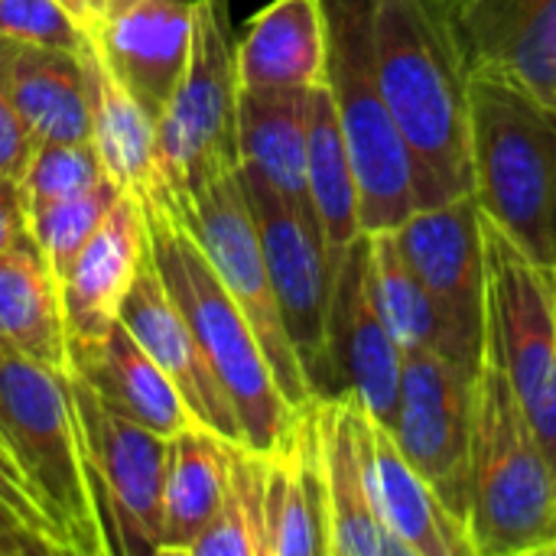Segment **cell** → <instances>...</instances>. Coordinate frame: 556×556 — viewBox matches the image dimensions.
<instances>
[{
  "label": "cell",
  "instance_id": "obj_1",
  "mask_svg": "<svg viewBox=\"0 0 556 556\" xmlns=\"http://www.w3.org/2000/svg\"><path fill=\"white\" fill-rule=\"evenodd\" d=\"M375 65L410 150L417 208L472 195L469 62L446 0H375Z\"/></svg>",
  "mask_w": 556,
  "mask_h": 556
},
{
  "label": "cell",
  "instance_id": "obj_2",
  "mask_svg": "<svg viewBox=\"0 0 556 556\" xmlns=\"http://www.w3.org/2000/svg\"><path fill=\"white\" fill-rule=\"evenodd\" d=\"M469 538L476 556L547 554L556 538V472L508 371L485 345L472 371Z\"/></svg>",
  "mask_w": 556,
  "mask_h": 556
},
{
  "label": "cell",
  "instance_id": "obj_3",
  "mask_svg": "<svg viewBox=\"0 0 556 556\" xmlns=\"http://www.w3.org/2000/svg\"><path fill=\"white\" fill-rule=\"evenodd\" d=\"M140 208L147 218L150 261L222 378L238 410L244 443L257 453H274L296 410L280 394L251 323L218 280L192 231L163 202H147Z\"/></svg>",
  "mask_w": 556,
  "mask_h": 556
},
{
  "label": "cell",
  "instance_id": "obj_4",
  "mask_svg": "<svg viewBox=\"0 0 556 556\" xmlns=\"http://www.w3.org/2000/svg\"><path fill=\"white\" fill-rule=\"evenodd\" d=\"M0 440L68 556H108L68 371L0 342Z\"/></svg>",
  "mask_w": 556,
  "mask_h": 556
},
{
  "label": "cell",
  "instance_id": "obj_5",
  "mask_svg": "<svg viewBox=\"0 0 556 556\" xmlns=\"http://www.w3.org/2000/svg\"><path fill=\"white\" fill-rule=\"evenodd\" d=\"M472 195L538 264H556V121L505 78L469 68Z\"/></svg>",
  "mask_w": 556,
  "mask_h": 556
},
{
  "label": "cell",
  "instance_id": "obj_6",
  "mask_svg": "<svg viewBox=\"0 0 556 556\" xmlns=\"http://www.w3.org/2000/svg\"><path fill=\"white\" fill-rule=\"evenodd\" d=\"M231 0H192L186 72L156 117V153L166 208L182 222L195 195L241 166L238 153V59Z\"/></svg>",
  "mask_w": 556,
  "mask_h": 556
},
{
  "label": "cell",
  "instance_id": "obj_7",
  "mask_svg": "<svg viewBox=\"0 0 556 556\" xmlns=\"http://www.w3.org/2000/svg\"><path fill=\"white\" fill-rule=\"evenodd\" d=\"M329 91L358 182L362 231H394L417 212L414 160L384 104L375 65V0H323Z\"/></svg>",
  "mask_w": 556,
  "mask_h": 556
},
{
  "label": "cell",
  "instance_id": "obj_8",
  "mask_svg": "<svg viewBox=\"0 0 556 556\" xmlns=\"http://www.w3.org/2000/svg\"><path fill=\"white\" fill-rule=\"evenodd\" d=\"M485 349L508 371L556 472V274L479 208Z\"/></svg>",
  "mask_w": 556,
  "mask_h": 556
},
{
  "label": "cell",
  "instance_id": "obj_9",
  "mask_svg": "<svg viewBox=\"0 0 556 556\" xmlns=\"http://www.w3.org/2000/svg\"><path fill=\"white\" fill-rule=\"evenodd\" d=\"M68 384L108 554L156 556L163 551L169 440L111 410L75 371H68Z\"/></svg>",
  "mask_w": 556,
  "mask_h": 556
},
{
  "label": "cell",
  "instance_id": "obj_10",
  "mask_svg": "<svg viewBox=\"0 0 556 556\" xmlns=\"http://www.w3.org/2000/svg\"><path fill=\"white\" fill-rule=\"evenodd\" d=\"M182 225L192 231V238L212 261L218 280L225 283V290L231 293V300L241 306L244 319L251 323L257 345L287 404L293 410L306 407L313 401V391L293 352V342L287 336V323H283L270 274H267L261 235H257V225L244 195L241 166L215 179L212 186H205L195 195Z\"/></svg>",
  "mask_w": 556,
  "mask_h": 556
},
{
  "label": "cell",
  "instance_id": "obj_11",
  "mask_svg": "<svg viewBox=\"0 0 556 556\" xmlns=\"http://www.w3.org/2000/svg\"><path fill=\"white\" fill-rule=\"evenodd\" d=\"M244 195L261 235L267 274L287 323V336L303 365L313 397H336L329 368V293L332 270L316 215L283 199L254 173L241 169Z\"/></svg>",
  "mask_w": 556,
  "mask_h": 556
},
{
  "label": "cell",
  "instance_id": "obj_12",
  "mask_svg": "<svg viewBox=\"0 0 556 556\" xmlns=\"http://www.w3.org/2000/svg\"><path fill=\"white\" fill-rule=\"evenodd\" d=\"M472 375L437 352H404L391 433L440 502L469 528Z\"/></svg>",
  "mask_w": 556,
  "mask_h": 556
},
{
  "label": "cell",
  "instance_id": "obj_13",
  "mask_svg": "<svg viewBox=\"0 0 556 556\" xmlns=\"http://www.w3.org/2000/svg\"><path fill=\"white\" fill-rule=\"evenodd\" d=\"M394 238L433 296L463 368L472 375L485 345V257L476 195L417 208L394 228Z\"/></svg>",
  "mask_w": 556,
  "mask_h": 556
},
{
  "label": "cell",
  "instance_id": "obj_14",
  "mask_svg": "<svg viewBox=\"0 0 556 556\" xmlns=\"http://www.w3.org/2000/svg\"><path fill=\"white\" fill-rule=\"evenodd\" d=\"M329 368L336 394H355L362 407L394 424L404 352L388 332L368 287V235L362 231L336 264L329 293Z\"/></svg>",
  "mask_w": 556,
  "mask_h": 556
},
{
  "label": "cell",
  "instance_id": "obj_15",
  "mask_svg": "<svg viewBox=\"0 0 556 556\" xmlns=\"http://www.w3.org/2000/svg\"><path fill=\"white\" fill-rule=\"evenodd\" d=\"M117 319L130 329V336L147 349V355L163 368V375L179 391L192 420L228 443H244V430L238 410L215 375L208 355L202 352L199 339L192 336L189 323L182 319L179 306L173 303L163 277L156 274L150 254L134 277Z\"/></svg>",
  "mask_w": 556,
  "mask_h": 556
},
{
  "label": "cell",
  "instance_id": "obj_16",
  "mask_svg": "<svg viewBox=\"0 0 556 556\" xmlns=\"http://www.w3.org/2000/svg\"><path fill=\"white\" fill-rule=\"evenodd\" d=\"M355 397V394H352ZM355 437L371 485V502L404 556H476L469 528L440 502L397 446L391 427L355 397Z\"/></svg>",
  "mask_w": 556,
  "mask_h": 556
},
{
  "label": "cell",
  "instance_id": "obj_17",
  "mask_svg": "<svg viewBox=\"0 0 556 556\" xmlns=\"http://www.w3.org/2000/svg\"><path fill=\"white\" fill-rule=\"evenodd\" d=\"M456 26L469 68L505 78L556 121V0H466Z\"/></svg>",
  "mask_w": 556,
  "mask_h": 556
},
{
  "label": "cell",
  "instance_id": "obj_18",
  "mask_svg": "<svg viewBox=\"0 0 556 556\" xmlns=\"http://www.w3.org/2000/svg\"><path fill=\"white\" fill-rule=\"evenodd\" d=\"M117 81L156 121L189 59L192 0H137L130 10L88 29Z\"/></svg>",
  "mask_w": 556,
  "mask_h": 556
},
{
  "label": "cell",
  "instance_id": "obj_19",
  "mask_svg": "<svg viewBox=\"0 0 556 556\" xmlns=\"http://www.w3.org/2000/svg\"><path fill=\"white\" fill-rule=\"evenodd\" d=\"M147 254L150 241L143 208L137 199L121 192L59 283L68 342L101 339L117 323L121 303Z\"/></svg>",
  "mask_w": 556,
  "mask_h": 556
},
{
  "label": "cell",
  "instance_id": "obj_20",
  "mask_svg": "<svg viewBox=\"0 0 556 556\" xmlns=\"http://www.w3.org/2000/svg\"><path fill=\"white\" fill-rule=\"evenodd\" d=\"M267 556H329V498L316 397L296 410L287 437L267 453Z\"/></svg>",
  "mask_w": 556,
  "mask_h": 556
},
{
  "label": "cell",
  "instance_id": "obj_21",
  "mask_svg": "<svg viewBox=\"0 0 556 556\" xmlns=\"http://www.w3.org/2000/svg\"><path fill=\"white\" fill-rule=\"evenodd\" d=\"M78 55L88 75L91 147L98 153L104 176L140 205L147 202L166 205V182L156 153V121L108 68L91 33H85Z\"/></svg>",
  "mask_w": 556,
  "mask_h": 556
},
{
  "label": "cell",
  "instance_id": "obj_22",
  "mask_svg": "<svg viewBox=\"0 0 556 556\" xmlns=\"http://www.w3.org/2000/svg\"><path fill=\"white\" fill-rule=\"evenodd\" d=\"M68 371H75L111 410L166 440L195 424L173 381L121 319L101 339L68 342Z\"/></svg>",
  "mask_w": 556,
  "mask_h": 556
},
{
  "label": "cell",
  "instance_id": "obj_23",
  "mask_svg": "<svg viewBox=\"0 0 556 556\" xmlns=\"http://www.w3.org/2000/svg\"><path fill=\"white\" fill-rule=\"evenodd\" d=\"M326 498H329V556H404L401 544L381 525L365 459L355 437V397H316Z\"/></svg>",
  "mask_w": 556,
  "mask_h": 556
},
{
  "label": "cell",
  "instance_id": "obj_24",
  "mask_svg": "<svg viewBox=\"0 0 556 556\" xmlns=\"http://www.w3.org/2000/svg\"><path fill=\"white\" fill-rule=\"evenodd\" d=\"M238 85L316 88L329 81V29L323 0H270L238 39Z\"/></svg>",
  "mask_w": 556,
  "mask_h": 556
},
{
  "label": "cell",
  "instance_id": "obj_25",
  "mask_svg": "<svg viewBox=\"0 0 556 556\" xmlns=\"http://www.w3.org/2000/svg\"><path fill=\"white\" fill-rule=\"evenodd\" d=\"M7 68L20 121L33 143L91 140L88 75L78 52L7 42Z\"/></svg>",
  "mask_w": 556,
  "mask_h": 556
},
{
  "label": "cell",
  "instance_id": "obj_26",
  "mask_svg": "<svg viewBox=\"0 0 556 556\" xmlns=\"http://www.w3.org/2000/svg\"><path fill=\"white\" fill-rule=\"evenodd\" d=\"M306 114L309 88L238 91L241 169L264 179L293 205L313 212L306 186Z\"/></svg>",
  "mask_w": 556,
  "mask_h": 556
},
{
  "label": "cell",
  "instance_id": "obj_27",
  "mask_svg": "<svg viewBox=\"0 0 556 556\" xmlns=\"http://www.w3.org/2000/svg\"><path fill=\"white\" fill-rule=\"evenodd\" d=\"M0 342L39 365L68 371V329L59 280L29 228L0 254Z\"/></svg>",
  "mask_w": 556,
  "mask_h": 556
},
{
  "label": "cell",
  "instance_id": "obj_28",
  "mask_svg": "<svg viewBox=\"0 0 556 556\" xmlns=\"http://www.w3.org/2000/svg\"><path fill=\"white\" fill-rule=\"evenodd\" d=\"M306 186H309L313 215L326 244V261H329V270L336 274L339 257L362 235V215H358V182H355V169L349 160V147L342 137L329 81L309 88Z\"/></svg>",
  "mask_w": 556,
  "mask_h": 556
},
{
  "label": "cell",
  "instance_id": "obj_29",
  "mask_svg": "<svg viewBox=\"0 0 556 556\" xmlns=\"http://www.w3.org/2000/svg\"><path fill=\"white\" fill-rule=\"evenodd\" d=\"M228 440L192 424L169 437L163 485V551L189 556V547L215 518L225 498Z\"/></svg>",
  "mask_w": 556,
  "mask_h": 556
},
{
  "label": "cell",
  "instance_id": "obj_30",
  "mask_svg": "<svg viewBox=\"0 0 556 556\" xmlns=\"http://www.w3.org/2000/svg\"><path fill=\"white\" fill-rule=\"evenodd\" d=\"M365 235H368V287L401 352H420V349L437 352L463 368L456 355V342L433 296L407 264L394 231H365Z\"/></svg>",
  "mask_w": 556,
  "mask_h": 556
},
{
  "label": "cell",
  "instance_id": "obj_31",
  "mask_svg": "<svg viewBox=\"0 0 556 556\" xmlns=\"http://www.w3.org/2000/svg\"><path fill=\"white\" fill-rule=\"evenodd\" d=\"M117 195H121V189L104 176L98 186H91L78 195L46 202V205H36L26 212L29 235L59 283L65 280L75 257L81 254L88 238L98 231V225L104 222V215L117 202Z\"/></svg>",
  "mask_w": 556,
  "mask_h": 556
},
{
  "label": "cell",
  "instance_id": "obj_32",
  "mask_svg": "<svg viewBox=\"0 0 556 556\" xmlns=\"http://www.w3.org/2000/svg\"><path fill=\"white\" fill-rule=\"evenodd\" d=\"M104 179V169L98 163V153L91 140H72V143H33L26 169L20 176V192L26 202V212L46 202H59L68 195H78Z\"/></svg>",
  "mask_w": 556,
  "mask_h": 556
},
{
  "label": "cell",
  "instance_id": "obj_33",
  "mask_svg": "<svg viewBox=\"0 0 556 556\" xmlns=\"http://www.w3.org/2000/svg\"><path fill=\"white\" fill-rule=\"evenodd\" d=\"M85 26L62 0H0V39L78 52Z\"/></svg>",
  "mask_w": 556,
  "mask_h": 556
},
{
  "label": "cell",
  "instance_id": "obj_34",
  "mask_svg": "<svg viewBox=\"0 0 556 556\" xmlns=\"http://www.w3.org/2000/svg\"><path fill=\"white\" fill-rule=\"evenodd\" d=\"M33 140L20 121L13 91H10V68H7V42L0 39V179H16L26 169Z\"/></svg>",
  "mask_w": 556,
  "mask_h": 556
},
{
  "label": "cell",
  "instance_id": "obj_35",
  "mask_svg": "<svg viewBox=\"0 0 556 556\" xmlns=\"http://www.w3.org/2000/svg\"><path fill=\"white\" fill-rule=\"evenodd\" d=\"M0 502H3L26 528H33L46 544H52L55 554H65L62 544H59V538H55V531H52V525H49V518H46L42 508H39V502H36V495H33L26 476L20 472V466H16V459L10 456V450H7L3 440H0Z\"/></svg>",
  "mask_w": 556,
  "mask_h": 556
},
{
  "label": "cell",
  "instance_id": "obj_36",
  "mask_svg": "<svg viewBox=\"0 0 556 556\" xmlns=\"http://www.w3.org/2000/svg\"><path fill=\"white\" fill-rule=\"evenodd\" d=\"M55 554L52 544H46L33 528H26L3 502H0V556H29Z\"/></svg>",
  "mask_w": 556,
  "mask_h": 556
},
{
  "label": "cell",
  "instance_id": "obj_37",
  "mask_svg": "<svg viewBox=\"0 0 556 556\" xmlns=\"http://www.w3.org/2000/svg\"><path fill=\"white\" fill-rule=\"evenodd\" d=\"M26 202L16 179H0V254L26 235Z\"/></svg>",
  "mask_w": 556,
  "mask_h": 556
},
{
  "label": "cell",
  "instance_id": "obj_38",
  "mask_svg": "<svg viewBox=\"0 0 556 556\" xmlns=\"http://www.w3.org/2000/svg\"><path fill=\"white\" fill-rule=\"evenodd\" d=\"M137 0H88V13H91V26H98V23H104V20H111V16H117V13H124V10H130ZM88 26V29H91Z\"/></svg>",
  "mask_w": 556,
  "mask_h": 556
},
{
  "label": "cell",
  "instance_id": "obj_39",
  "mask_svg": "<svg viewBox=\"0 0 556 556\" xmlns=\"http://www.w3.org/2000/svg\"><path fill=\"white\" fill-rule=\"evenodd\" d=\"M62 3H65V7L72 10V16H75V20H78V23H81L85 29L91 26V13H88V0H62Z\"/></svg>",
  "mask_w": 556,
  "mask_h": 556
},
{
  "label": "cell",
  "instance_id": "obj_40",
  "mask_svg": "<svg viewBox=\"0 0 556 556\" xmlns=\"http://www.w3.org/2000/svg\"><path fill=\"white\" fill-rule=\"evenodd\" d=\"M446 3H450V7H453V13H456V10H459V7H463L466 0H446Z\"/></svg>",
  "mask_w": 556,
  "mask_h": 556
},
{
  "label": "cell",
  "instance_id": "obj_41",
  "mask_svg": "<svg viewBox=\"0 0 556 556\" xmlns=\"http://www.w3.org/2000/svg\"><path fill=\"white\" fill-rule=\"evenodd\" d=\"M547 554H556V538L551 541V547H547Z\"/></svg>",
  "mask_w": 556,
  "mask_h": 556
},
{
  "label": "cell",
  "instance_id": "obj_42",
  "mask_svg": "<svg viewBox=\"0 0 556 556\" xmlns=\"http://www.w3.org/2000/svg\"><path fill=\"white\" fill-rule=\"evenodd\" d=\"M554 274H556V264H554Z\"/></svg>",
  "mask_w": 556,
  "mask_h": 556
}]
</instances>
